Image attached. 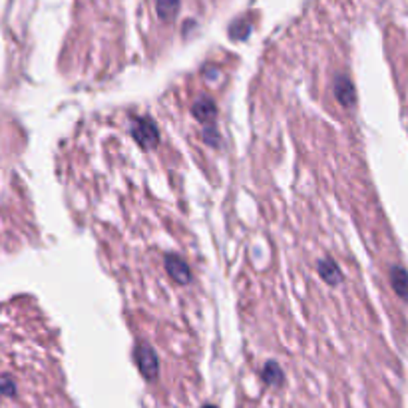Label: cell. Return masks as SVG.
Returning a JSON list of instances; mask_svg holds the SVG:
<instances>
[{"instance_id": "obj_1", "label": "cell", "mask_w": 408, "mask_h": 408, "mask_svg": "<svg viewBox=\"0 0 408 408\" xmlns=\"http://www.w3.org/2000/svg\"><path fill=\"white\" fill-rule=\"evenodd\" d=\"M208 408H213V407H208Z\"/></svg>"}]
</instances>
